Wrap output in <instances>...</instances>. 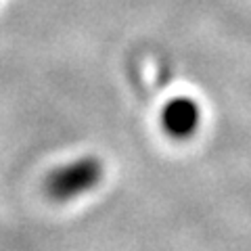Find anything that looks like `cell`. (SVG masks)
I'll return each instance as SVG.
<instances>
[{
	"label": "cell",
	"instance_id": "obj_2",
	"mask_svg": "<svg viewBox=\"0 0 251 251\" xmlns=\"http://www.w3.org/2000/svg\"><path fill=\"white\" fill-rule=\"evenodd\" d=\"M201 124V109L191 97H174L161 109V126L172 138H188Z\"/></svg>",
	"mask_w": 251,
	"mask_h": 251
},
{
	"label": "cell",
	"instance_id": "obj_1",
	"mask_svg": "<svg viewBox=\"0 0 251 251\" xmlns=\"http://www.w3.org/2000/svg\"><path fill=\"white\" fill-rule=\"evenodd\" d=\"M103 180V163L94 157H80L61 166L46 178V191L52 199L67 201L92 191Z\"/></svg>",
	"mask_w": 251,
	"mask_h": 251
}]
</instances>
